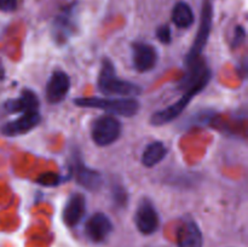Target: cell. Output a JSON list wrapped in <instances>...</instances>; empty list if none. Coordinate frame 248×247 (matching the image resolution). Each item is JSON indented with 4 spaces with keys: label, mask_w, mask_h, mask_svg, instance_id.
<instances>
[{
    "label": "cell",
    "mask_w": 248,
    "mask_h": 247,
    "mask_svg": "<svg viewBox=\"0 0 248 247\" xmlns=\"http://www.w3.org/2000/svg\"><path fill=\"white\" fill-rule=\"evenodd\" d=\"M73 103L80 108L99 109L109 115L131 118L140 111V104L135 97H77Z\"/></svg>",
    "instance_id": "6da1fadb"
},
{
    "label": "cell",
    "mask_w": 248,
    "mask_h": 247,
    "mask_svg": "<svg viewBox=\"0 0 248 247\" xmlns=\"http://www.w3.org/2000/svg\"><path fill=\"white\" fill-rule=\"evenodd\" d=\"M97 87L102 94L108 97H135L142 92V89L137 84L120 79L114 63L107 57L102 60L101 69L97 79Z\"/></svg>",
    "instance_id": "7a4b0ae2"
},
{
    "label": "cell",
    "mask_w": 248,
    "mask_h": 247,
    "mask_svg": "<svg viewBox=\"0 0 248 247\" xmlns=\"http://www.w3.org/2000/svg\"><path fill=\"white\" fill-rule=\"evenodd\" d=\"M211 77H212V73H211L210 70V72L206 73L202 77H200L198 81L194 82V84L190 85L188 89L184 90L183 96L179 97L173 104L161 109V110L155 111V113L150 116V124H152L153 126H162L176 120V119L186 110V107L190 104V102L195 98L196 94L200 93V92H202L203 90H205V87L207 86L208 82L211 81Z\"/></svg>",
    "instance_id": "3957f363"
},
{
    "label": "cell",
    "mask_w": 248,
    "mask_h": 247,
    "mask_svg": "<svg viewBox=\"0 0 248 247\" xmlns=\"http://www.w3.org/2000/svg\"><path fill=\"white\" fill-rule=\"evenodd\" d=\"M213 24V5L212 0H203L202 10H201L200 24L195 34L190 50L188 51L186 57V64L190 65L198 62L201 58L203 50L210 39Z\"/></svg>",
    "instance_id": "277c9868"
},
{
    "label": "cell",
    "mask_w": 248,
    "mask_h": 247,
    "mask_svg": "<svg viewBox=\"0 0 248 247\" xmlns=\"http://www.w3.org/2000/svg\"><path fill=\"white\" fill-rule=\"evenodd\" d=\"M121 123L113 115H101L91 124V138L98 147H108L120 138Z\"/></svg>",
    "instance_id": "5b68a950"
},
{
    "label": "cell",
    "mask_w": 248,
    "mask_h": 247,
    "mask_svg": "<svg viewBox=\"0 0 248 247\" xmlns=\"http://www.w3.org/2000/svg\"><path fill=\"white\" fill-rule=\"evenodd\" d=\"M135 224L143 235H152L160 224L159 213L152 200L144 198L140 201L135 213Z\"/></svg>",
    "instance_id": "8992f818"
},
{
    "label": "cell",
    "mask_w": 248,
    "mask_h": 247,
    "mask_svg": "<svg viewBox=\"0 0 248 247\" xmlns=\"http://www.w3.org/2000/svg\"><path fill=\"white\" fill-rule=\"evenodd\" d=\"M114 225L110 218L103 212H96L85 224V235L93 244H102L113 232Z\"/></svg>",
    "instance_id": "52a82bcc"
},
{
    "label": "cell",
    "mask_w": 248,
    "mask_h": 247,
    "mask_svg": "<svg viewBox=\"0 0 248 247\" xmlns=\"http://www.w3.org/2000/svg\"><path fill=\"white\" fill-rule=\"evenodd\" d=\"M40 121L41 115L39 110L27 111V113L19 114V116H17L16 119L5 124L0 128V132L6 137H17V136L31 132L40 124Z\"/></svg>",
    "instance_id": "ba28073f"
},
{
    "label": "cell",
    "mask_w": 248,
    "mask_h": 247,
    "mask_svg": "<svg viewBox=\"0 0 248 247\" xmlns=\"http://www.w3.org/2000/svg\"><path fill=\"white\" fill-rule=\"evenodd\" d=\"M159 60L157 50L147 43H135L132 45V65L138 73L153 70Z\"/></svg>",
    "instance_id": "9c48e42d"
},
{
    "label": "cell",
    "mask_w": 248,
    "mask_h": 247,
    "mask_svg": "<svg viewBox=\"0 0 248 247\" xmlns=\"http://www.w3.org/2000/svg\"><path fill=\"white\" fill-rule=\"evenodd\" d=\"M70 90V77L63 70H55L51 74L45 89L46 101L50 104H58L64 101Z\"/></svg>",
    "instance_id": "30bf717a"
},
{
    "label": "cell",
    "mask_w": 248,
    "mask_h": 247,
    "mask_svg": "<svg viewBox=\"0 0 248 247\" xmlns=\"http://www.w3.org/2000/svg\"><path fill=\"white\" fill-rule=\"evenodd\" d=\"M73 173L74 178L79 185L86 190L96 191L103 184V177L96 170L86 166L80 157H74L73 161Z\"/></svg>",
    "instance_id": "8fae6325"
},
{
    "label": "cell",
    "mask_w": 248,
    "mask_h": 247,
    "mask_svg": "<svg viewBox=\"0 0 248 247\" xmlns=\"http://www.w3.org/2000/svg\"><path fill=\"white\" fill-rule=\"evenodd\" d=\"M86 212V199L81 193H74L68 198L62 211V220L67 227L74 228L81 222Z\"/></svg>",
    "instance_id": "7c38bea8"
},
{
    "label": "cell",
    "mask_w": 248,
    "mask_h": 247,
    "mask_svg": "<svg viewBox=\"0 0 248 247\" xmlns=\"http://www.w3.org/2000/svg\"><path fill=\"white\" fill-rule=\"evenodd\" d=\"M177 247H203L202 232L195 220H184L178 228Z\"/></svg>",
    "instance_id": "4fadbf2b"
},
{
    "label": "cell",
    "mask_w": 248,
    "mask_h": 247,
    "mask_svg": "<svg viewBox=\"0 0 248 247\" xmlns=\"http://www.w3.org/2000/svg\"><path fill=\"white\" fill-rule=\"evenodd\" d=\"M40 101L34 91L29 89H23L17 98L9 99L4 103V108L7 113L22 114L27 111L39 110Z\"/></svg>",
    "instance_id": "5bb4252c"
},
{
    "label": "cell",
    "mask_w": 248,
    "mask_h": 247,
    "mask_svg": "<svg viewBox=\"0 0 248 247\" xmlns=\"http://www.w3.org/2000/svg\"><path fill=\"white\" fill-rule=\"evenodd\" d=\"M74 10H64L53 21L52 35L57 43H64L74 33Z\"/></svg>",
    "instance_id": "9a60e30c"
},
{
    "label": "cell",
    "mask_w": 248,
    "mask_h": 247,
    "mask_svg": "<svg viewBox=\"0 0 248 247\" xmlns=\"http://www.w3.org/2000/svg\"><path fill=\"white\" fill-rule=\"evenodd\" d=\"M167 153H169V149L165 145V143L160 142V140H155V142L149 143L145 147V149L143 150L140 161L145 167L150 169V167L159 165L166 157Z\"/></svg>",
    "instance_id": "2e32d148"
},
{
    "label": "cell",
    "mask_w": 248,
    "mask_h": 247,
    "mask_svg": "<svg viewBox=\"0 0 248 247\" xmlns=\"http://www.w3.org/2000/svg\"><path fill=\"white\" fill-rule=\"evenodd\" d=\"M195 21V15L193 9L186 1H178L172 10V22L181 29H188Z\"/></svg>",
    "instance_id": "e0dca14e"
},
{
    "label": "cell",
    "mask_w": 248,
    "mask_h": 247,
    "mask_svg": "<svg viewBox=\"0 0 248 247\" xmlns=\"http://www.w3.org/2000/svg\"><path fill=\"white\" fill-rule=\"evenodd\" d=\"M111 196H113L114 202L119 206H125L127 203V193L125 188L121 185H115L111 189Z\"/></svg>",
    "instance_id": "ac0fdd59"
},
{
    "label": "cell",
    "mask_w": 248,
    "mask_h": 247,
    "mask_svg": "<svg viewBox=\"0 0 248 247\" xmlns=\"http://www.w3.org/2000/svg\"><path fill=\"white\" fill-rule=\"evenodd\" d=\"M156 38L164 45H170L172 41V31L170 26H167V24L160 26L156 31Z\"/></svg>",
    "instance_id": "d6986e66"
},
{
    "label": "cell",
    "mask_w": 248,
    "mask_h": 247,
    "mask_svg": "<svg viewBox=\"0 0 248 247\" xmlns=\"http://www.w3.org/2000/svg\"><path fill=\"white\" fill-rule=\"evenodd\" d=\"M245 39H246V31H245V28L242 26H237L236 29H235L234 38H232V48H236L239 46H241L244 44Z\"/></svg>",
    "instance_id": "ffe728a7"
},
{
    "label": "cell",
    "mask_w": 248,
    "mask_h": 247,
    "mask_svg": "<svg viewBox=\"0 0 248 247\" xmlns=\"http://www.w3.org/2000/svg\"><path fill=\"white\" fill-rule=\"evenodd\" d=\"M61 181V177L58 174L53 173H46L43 174L40 178L38 179L39 184H43V185H57Z\"/></svg>",
    "instance_id": "44dd1931"
},
{
    "label": "cell",
    "mask_w": 248,
    "mask_h": 247,
    "mask_svg": "<svg viewBox=\"0 0 248 247\" xmlns=\"http://www.w3.org/2000/svg\"><path fill=\"white\" fill-rule=\"evenodd\" d=\"M17 7L16 0H0V11L12 12Z\"/></svg>",
    "instance_id": "7402d4cb"
}]
</instances>
